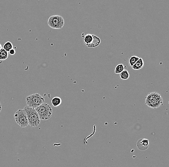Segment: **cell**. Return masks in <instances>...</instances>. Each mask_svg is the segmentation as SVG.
I'll return each instance as SVG.
<instances>
[{
    "label": "cell",
    "instance_id": "obj_13",
    "mask_svg": "<svg viewBox=\"0 0 169 167\" xmlns=\"http://www.w3.org/2000/svg\"><path fill=\"white\" fill-rule=\"evenodd\" d=\"M120 77L122 80H128L130 77L129 73L127 70L124 69L122 72L120 74Z\"/></svg>",
    "mask_w": 169,
    "mask_h": 167
},
{
    "label": "cell",
    "instance_id": "obj_7",
    "mask_svg": "<svg viewBox=\"0 0 169 167\" xmlns=\"http://www.w3.org/2000/svg\"><path fill=\"white\" fill-rule=\"evenodd\" d=\"M149 142L146 139H140L137 142V149L140 151H145L149 147Z\"/></svg>",
    "mask_w": 169,
    "mask_h": 167
},
{
    "label": "cell",
    "instance_id": "obj_2",
    "mask_svg": "<svg viewBox=\"0 0 169 167\" xmlns=\"http://www.w3.org/2000/svg\"><path fill=\"white\" fill-rule=\"evenodd\" d=\"M23 110L27 117L29 125L31 127H36L39 126L40 123V120L35 109L26 106L24 107Z\"/></svg>",
    "mask_w": 169,
    "mask_h": 167
},
{
    "label": "cell",
    "instance_id": "obj_9",
    "mask_svg": "<svg viewBox=\"0 0 169 167\" xmlns=\"http://www.w3.org/2000/svg\"><path fill=\"white\" fill-rule=\"evenodd\" d=\"M144 65V62L143 59L139 58L138 61H137V62L132 67V68L134 70H139L143 68Z\"/></svg>",
    "mask_w": 169,
    "mask_h": 167
},
{
    "label": "cell",
    "instance_id": "obj_6",
    "mask_svg": "<svg viewBox=\"0 0 169 167\" xmlns=\"http://www.w3.org/2000/svg\"><path fill=\"white\" fill-rule=\"evenodd\" d=\"M14 117L16 123L21 127L24 128L29 125L27 117L23 109L18 110L14 114Z\"/></svg>",
    "mask_w": 169,
    "mask_h": 167
},
{
    "label": "cell",
    "instance_id": "obj_15",
    "mask_svg": "<svg viewBox=\"0 0 169 167\" xmlns=\"http://www.w3.org/2000/svg\"><path fill=\"white\" fill-rule=\"evenodd\" d=\"M139 59V58H138V56H134V55L131 56L129 59V60H128V63H129L130 66L132 67L133 65H134L137 61H138Z\"/></svg>",
    "mask_w": 169,
    "mask_h": 167
},
{
    "label": "cell",
    "instance_id": "obj_16",
    "mask_svg": "<svg viewBox=\"0 0 169 167\" xmlns=\"http://www.w3.org/2000/svg\"><path fill=\"white\" fill-rule=\"evenodd\" d=\"M9 53L10 55H15V50L14 49H12L9 52Z\"/></svg>",
    "mask_w": 169,
    "mask_h": 167
},
{
    "label": "cell",
    "instance_id": "obj_4",
    "mask_svg": "<svg viewBox=\"0 0 169 167\" xmlns=\"http://www.w3.org/2000/svg\"><path fill=\"white\" fill-rule=\"evenodd\" d=\"M26 102L27 106L35 109L45 103V99L40 94H35L27 96L26 98Z\"/></svg>",
    "mask_w": 169,
    "mask_h": 167
},
{
    "label": "cell",
    "instance_id": "obj_8",
    "mask_svg": "<svg viewBox=\"0 0 169 167\" xmlns=\"http://www.w3.org/2000/svg\"><path fill=\"white\" fill-rule=\"evenodd\" d=\"M95 35H92L90 34H87L85 35L83 38L84 43L87 47L90 48V46L92 44L94 40Z\"/></svg>",
    "mask_w": 169,
    "mask_h": 167
},
{
    "label": "cell",
    "instance_id": "obj_11",
    "mask_svg": "<svg viewBox=\"0 0 169 167\" xmlns=\"http://www.w3.org/2000/svg\"><path fill=\"white\" fill-rule=\"evenodd\" d=\"M125 69V67L123 64H120L117 65L115 68V73L116 74H120Z\"/></svg>",
    "mask_w": 169,
    "mask_h": 167
},
{
    "label": "cell",
    "instance_id": "obj_17",
    "mask_svg": "<svg viewBox=\"0 0 169 167\" xmlns=\"http://www.w3.org/2000/svg\"><path fill=\"white\" fill-rule=\"evenodd\" d=\"M1 109H2V106H1V103L0 102V112H1Z\"/></svg>",
    "mask_w": 169,
    "mask_h": 167
},
{
    "label": "cell",
    "instance_id": "obj_5",
    "mask_svg": "<svg viewBox=\"0 0 169 167\" xmlns=\"http://www.w3.org/2000/svg\"><path fill=\"white\" fill-rule=\"evenodd\" d=\"M48 25L51 29L60 30L65 25V20L62 16L54 15L50 16L48 20Z\"/></svg>",
    "mask_w": 169,
    "mask_h": 167
},
{
    "label": "cell",
    "instance_id": "obj_3",
    "mask_svg": "<svg viewBox=\"0 0 169 167\" xmlns=\"http://www.w3.org/2000/svg\"><path fill=\"white\" fill-rule=\"evenodd\" d=\"M39 115L40 120H49L52 114V109L50 105L44 103L39 107L35 109Z\"/></svg>",
    "mask_w": 169,
    "mask_h": 167
},
{
    "label": "cell",
    "instance_id": "obj_10",
    "mask_svg": "<svg viewBox=\"0 0 169 167\" xmlns=\"http://www.w3.org/2000/svg\"><path fill=\"white\" fill-rule=\"evenodd\" d=\"M62 99L60 97L56 96L53 98L51 100V105L54 107H58L62 103Z\"/></svg>",
    "mask_w": 169,
    "mask_h": 167
},
{
    "label": "cell",
    "instance_id": "obj_12",
    "mask_svg": "<svg viewBox=\"0 0 169 167\" xmlns=\"http://www.w3.org/2000/svg\"><path fill=\"white\" fill-rule=\"evenodd\" d=\"M8 58V52L4 50V49H1L0 50V60H5Z\"/></svg>",
    "mask_w": 169,
    "mask_h": 167
},
{
    "label": "cell",
    "instance_id": "obj_1",
    "mask_svg": "<svg viewBox=\"0 0 169 167\" xmlns=\"http://www.w3.org/2000/svg\"><path fill=\"white\" fill-rule=\"evenodd\" d=\"M163 103V98L158 92H150L145 96V105L151 109H158L162 106Z\"/></svg>",
    "mask_w": 169,
    "mask_h": 167
},
{
    "label": "cell",
    "instance_id": "obj_14",
    "mask_svg": "<svg viewBox=\"0 0 169 167\" xmlns=\"http://www.w3.org/2000/svg\"><path fill=\"white\" fill-rule=\"evenodd\" d=\"M3 49L7 52H9L10 50L13 49V45L10 41H7L3 46Z\"/></svg>",
    "mask_w": 169,
    "mask_h": 167
},
{
    "label": "cell",
    "instance_id": "obj_18",
    "mask_svg": "<svg viewBox=\"0 0 169 167\" xmlns=\"http://www.w3.org/2000/svg\"><path fill=\"white\" fill-rule=\"evenodd\" d=\"M2 48H2V46H1V44H0V50H1Z\"/></svg>",
    "mask_w": 169,
    "mask_h": 167
}]
</instances>
